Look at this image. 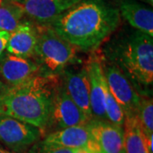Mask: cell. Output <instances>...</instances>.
<instances>
[{
    "label": "cell",
    "instance_id": "obj_1",
    "mask_svg": "<svg viewBox=\"0 0 153 153\" xmlns=\"http://www.w3.org/2000/svg\"><path fill=\"white\" fill-rule=\"evenodd\" d=\"M118 9L102 0H83L47 25L76 49L94 51L117 29Z\"/></svg>",
    "mask_w": 153,
    "mask_h": 153
},
{
    "label": "cell",
    "instance_id": "obj_2",
    "mask_svg": "<svg viewBox=\"0 0 153 153\" xmlns=\"http://www.w3.org/2000/svg\"><path fill=\"white\" fill-rule=\"evenodd\" d=\"M57 76L38 74L0 94V114L45 130L51 111Z\"/></svg>",
    "mask_w": 153,
    "mask_h": 153
},
{
    "label": "cell",
    "instance_id": "obj_3",
    "mask_svg": "<svg viewBox=\"0 0 153 153\" xmlns=\"http://www.w3.org/2000/svg\"><path fill=\"white\" fill-rule=\"evenodd\" d=\"M105 60L117 66L141 96L152 94V37L140 31L113 39L105 49Z\"/></svg>",
    "mask_w": 153,
    "mask_h": 153
},
{
    "label": "cell",
    "instance_id": "obj_4",
    "mask_svg": "<svg viewBox=\"0 0 153 153\" xmlns=\"http://www.w3.org/2000/svg\"><path fill=\"white\" fill-rule=\"evenodd\" d=\"M38 40L33 58L40 74L58 76L71 64L77 62L76 49L48 26L38 25Z\"/></svg>",
    "mask_w": 153,
    "mask_h": 153
},
{
    "label": "cell",
    "instance_id": "obj_5",
    "mask_svg": "<svg viewBox=\"0 0 153 153\" xmlns=\"http://www.w3.org/2000/svg\"><path fill=\"white\" fill-rule=\"evenodd\" d=\"M104 60H101L102 68L109 91L123 108L125 117L137 116L140 95L117 66Z\"/></svg>",
    "mask_w": 153,
    "mask_h": 153
},
{
    "label": "cell",
    "instance_id": "obj_6",
    "mask_svg": "<svg viewBox=\"0 0 153 153\" xmlns=\"http://www.w3.org/2000/svg\"><path fill=\"white\" fill-rule=\"evenodd\" d=\"M90 120L72 101L61 82H59L55 89L46 129L49 128L53 131H56L69 127L85 124Z\"/></svg>",
    "mask_w": 153,
    "mask_h": 153
},
{
    "label": "cell",
    "instance_id": "obj_7",
    "mask_svg": "<svg viewBox=\"0 0 153 153\" xmlns=\"http://www.w3.org/2000/svg\"><path fill=\"white\" fill-rule=\"evenodd\" d=\"M41 130L25 122L0 114V142L13 152L21 153L39 140Z\"/></svg>",
    "mask_w": 153,
    "mask_h": 153
},
{
    "label": "cell",
    "instance_id": "obj_8",
    "mask_svg": "<svg viewBox=\"0 0 153 153\" xmlns=\"http://www.w3.org/2000/svg\"><path fill=\"white\" fill-rule=\"evenodd\" d=\"M61 83L72 101L89 119L93 118L90 105V86L87 67L66 68L61 73Z\"/></svg>",
    "mask_w": 153,
    "mask_h": 153
},
{
    "label": "cell",
    "instance_id": "obj_9",
    "mask_svg": "<svg viewBox=\"0 0 153 153\" xmlns=\"http://www.w3.org/2000/svg\"><path fill=\"white\" fill-rule=\"evenodd\" d=\"M90 135L99 153H120L124 150L123 127L106 120L92 118L88 122Z\"/></svg>",
    "mask_w": 153,
    "mask_h": 153
},
{
    "label": "cell",
    "instance_id": "obj_10",
    "mask_svg": "<svg viewBox=\"0 0 153 153\" xmlns=\"http://www.w3.org/2000/svg\"><path fill=\"white\" fill-rule=\"evenodd\" d=\"M82 0H26L22 7L25 16L38 25L47 26Z\"/></svg>",
    "mask_w": 153,
    "mask_h": 153
},
{
    "label": "cell",
    "instance_id": "obj_11",
    "mask_svg": "<svg viewBox=\"0 0 153 153\" xmlns=\"http://www.w3.org/2000/svg\"><path fill=\"white\" fill-rule=\"evenodd\" d=\"M40 74V67L31 59L3 53L0 55V76L10 87H15Z\"/></svg>",
    "mask_w": 153,
    "mask_h": 153
},
{
    "label": "cell",
    "instance_id": "obj_12",
    "mask_svg": "<svg viewBox=\"0 0 153 153\" xmlns=\"http://www.w3.org/2000/svg\"><path fill=\"white\" fill-rule=\"evenodd\" d=\"M46 145L69 149H84L92 153H99L90 135L88 123L51 132L42 141Z\"/></svg>",
    "mask_w": 153,
    "mask_h": 153
},
{
    "label": "cell",
    "instance_id": "obj_13",
    "mask_svg": "<svg viewBox=\"0 0 153 153\" xmlns=\"http://www.w3.org/2000/svg\"><path fill=\"white\" fill-rule=\"evenodd\" d=\"M86 67L89 78L90 105L93 118L106 120L105 114V94L107 84L103 72L102 62L97 56H92Z\"/></svg>",
    "mask_w": 153,
    "mask_h": 153
},
{
    "label": "cell",
    "instance_id": "obj_14",
    "mask_svg": "<svg viewBox=\"0 0 153 153\" xmlns=\"http://www.w3.org/2000/svg\"><path fill=\"white\" fill-rule=\"evenodd\" d=\"M37 40V26L31 21L22 22L10 33L6 47L7 53L26 59L33 58Z\"/></svg>",
    "mask_w": 153,
    "mask_h": 153
},
{
    "label": "cell",
    "instance_id": "obj_15",
    "mask_svg": "<svg viewBox=\"0 0 153 153\" xmlns=\"http://www.w3.org/2000/svg\"><path fill=\"white\" fill-rule=\"evenodd\" d=\"M120 16L137 31L153 36V11L134 0H123L119 6Z\"/></svg>",
    "mask_w": 153,
    "mask_h": 153
},
{
    "label": "cell",
    "instance_id": "obj_16",
    "mask_svg": "<svg viewBox=\"0 0 153 153\" xmlns=\"http://www.w3.org/2000/svg\"><path fill=\"white\" fill-rule=\"evenodd\" d=\"M124 150L126 153H149L142 128L137 116H127L124 121Z\"/></svg>",
    "mask_w": 153,
    "mask_h": 153
},
{
    "label": "cell",
    "instance_id": "obj_17",
    "mask_svg": "<svg viewBox=\"0 0 153 153\" xmlns=\"http://www.w3.org/2000/svg\"><path fill=\"white\" fill-rule=\"evenodd\" d=\"M25 16L21 4L4 1L0 4V31L13 33Z\"/></svg>",
    "mask_w": 153,
    "mask_h": 153
},
{
    "label": "cell",
    "instance_id": "obj_18",
    "mask_svg": "<svg viewBox=\"0 0 153 153\" xmlns=\"http://www.w3.org/2000/svg\"><path fill=\"white\" fill-rule=\"evenodd\" d=\"M137 117L145 136L153 135V102L152 97L140 95Z\"/></svg>",
    "mask_w": 153,
    "mask_h": 153
},
{
    "label": "cell",
    "instance_id": "obj_19",
    "mask_svg": "<svg viewBox=\"0 0 153 153\" xmlns=\"http://www.w3.org/2000/svg\"><path fill=\"white\" fill-rule=\"evenodd\" d=\"M105 114L106 120L115 125L123 127L125 121V113L106 88L105 94Z\"/></svg>",
    "mask_w": 153,
    "mask_h": 153
},
{
    "label": "cell",
    "instance_id": "obj_20",
    "mask_svg": "<svg viewBox=\"0 0 153 153\" xmlns=\"http://www.w3.org/2000/svg\"><path fill=\"white\" fill-rule=\"evenodd\" d=\"M76 150L69 148L60 147L56 146L46 145L41 142L37 147L36 153H74Z\"/></svg>",
    "mask_w": 153,
    "mask_h": 153
},
{
    "label": "cell",
    "instance_id": "obj_21",
    "mask_svg": "<svg viewBox=\"0 0 153 153\" xmlns=\"http://www.w3.org/2000/svg\"><path fill=\"white\" fill-rule=\"evenodd\" d=\"M10 37V33L0 31V55L4 53V49H6Z\"/></svg>",
    "mask_w": 153,
    "mask_h": 153
},
{
    "label": "cell",
    "instance_id": "obj_22",
    "mask_svg": "<svg viewBox=\"0 0 153 153\" xmlns=\"http://www.w3.org/2000/svg\"><path fill=\"white\" fill-rule=\"evenodd\" d=\"M0 153H15V152H11V151L7 150V149H5V148L3 146H1V145H0Z\"/></svg>",
    "mask_w": 153,
    "mask_h": 153
},
{
    "label": "cell",
    "instance_id": "obj_23",
    "mask_svg": "<svg viewBox=\"0 0 153 153\" xmlns=\"http://www.w3.org/2000/svg\"><path fill=\"white\" fill-rule=\"evenodd\" d=\"M7 2H10V3H16V4H22V3H24L26 0H4Z\"/></svg>",
    "mask_w": 153,
    "mask_h": 153
},
{
    "label": "cell",
    "instance_id": "obj_24",
    "mask_svg": "<svg viewBox=\"0 0 153 153\" xmlns=\"http://www.w3.org/2000/svg\"><path fill=\"white\" fill-rule=\"evenodd\" d=\"M74 153H92L90 152L89 151H88V150H84V149H77L75 151V152Z\"/></svg>",
    "mask_w": 153,
    "mask_h": 153
},
{
    "label": "cell",
    "instance_id": "obj_25",
    "mask_svg": "<svg viewBox=\"0 0 153 153\" xmlns=\"http://www.w3.org/2000/svg\"><path fill=\"white\" fill-rule=\"evenodd\" d=\"M148 3L151 4V5H152V0H148Z\"/></svg>",
    "mask_w": 153,
    "mask_h": 153
},
{
    "label": "cell",
    "instance_id": "obj_26",
    "mask_svg": "<svg viewBox=\"0 0 153 153\" xmlns=\"http://www.w3.org/2000/svg\"><path fill=\"white\" fill-rule=\"evenodd\" d=\"M120 153H126L125 152V150H123V151H122V152H121Z\"/></svg>",
    "mask_w": 153,
    "mask_h": 153
},
{
    "label": "cell",
    "instance_id": "obj_27",
    "mask_svg": "<svg viewBox=\"0 0 153 153\" xmlns=\"http://www.w3.org/2000/svg\"><path fill=\"white\" fill-rule=\"evenodd\" d=\"M3 2H4V0H0V4H2Z\"/></svg>",
    "mask_w": 153,
    "mask_h": 153
}]
</instances>
